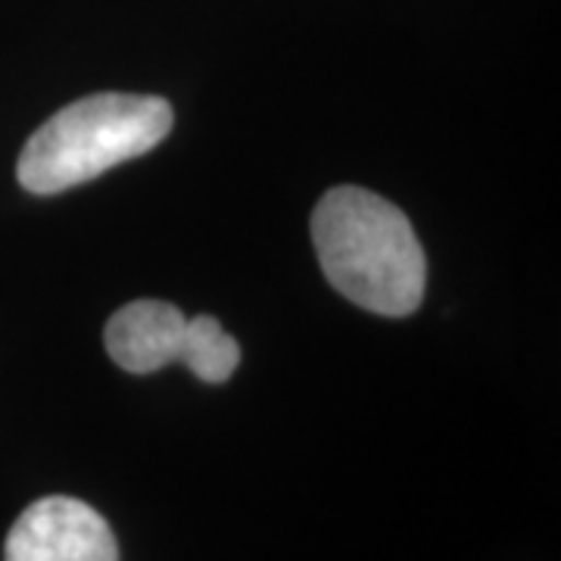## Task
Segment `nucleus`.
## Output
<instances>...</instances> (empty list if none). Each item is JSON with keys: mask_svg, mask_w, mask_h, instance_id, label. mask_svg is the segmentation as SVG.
Returning a JSON list of instances; mask_svg holds the SVG:
<instances>
[{"mask_svg": "<svg viewBox=\"0 0 561 561\" xmlns=\"http://www.w3.org/2000/svg\"><path fill=\"white\" fill-rule=\"evenodd\" d=\"M312 243L331 287L362 309L400 319L424 300L427 260L412 221L381 194L343 184L312 213Z\"/></svg>", "mask_w": 561, "mask_h": 561, "instance_id": "nucleus-1", "label": "nucleus"}, {"mask_svg": "<svg viewBox=\"0 0 561 561\" xmlns=\"http://www.w3.org/2000/svg\"><path fill=\"white\" fill-rule=\"evenodd\" d=\"M169 101L150 94H91L62 106L22 147L16 175L28 194H62L119 162L144 157L172 131Z\"/></svg>", "mask_w": 561, "mask_h": 561, "instance_id": "nucleus-2", "label": "nucleus"}, {"mask_svg": "<svg viewBox=\"0 0 561 561\" xmlns=\"http://www.w3.org/2000/svg\"><path fill=\"white\" fill-rule=\"evenodd\" d=\"M103 343L110 359L131 375L165 365H187L201 381L225 383L241 365V346L213 316L187 319L179 306L135 300L106 321Z\"/></svg>", "mask_w": 561, "mask_h": 561, "instance_id": "nucleus-3", "label": "nucleus"}, {"mask_svg": "<svg viewBox=\"0 0 561 561\" xmlns=\"http://www.w3.org/2000/svg\"><path fill=\"white\" fill-rule=\"evenodd\" d=\"M3 561H119V542L88 502L44 496L10 527Z\"/></svg>", "mask_w": 561, "mask_h": 561, "instance_id": "nucleus-4", "label": "nucleus"}]
</instances>
